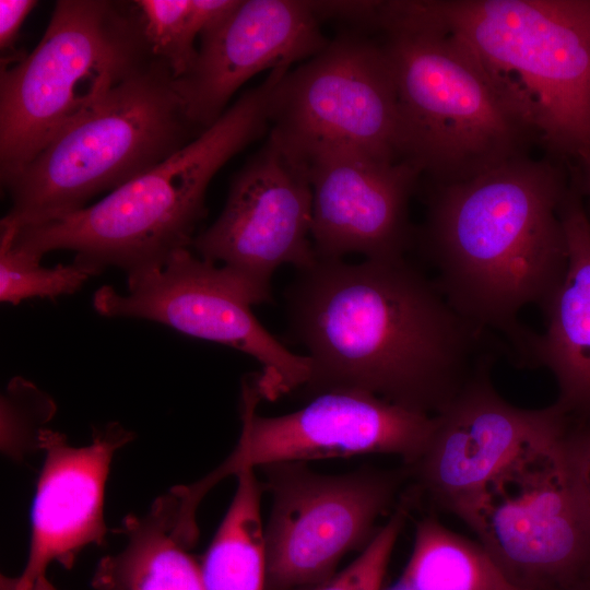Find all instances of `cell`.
I'll return each instance as SVG.
<instances>
[{"label":"cell","instance_id":"11","mask_svg":"<svg viewBox=\"0 0 590 590\" xmlns=\"http://www.w3.org/2000/svg\"><path fill=\"white\" fill-rule=\"evenodd\" d=\"M260 401L253 376H249L241 387V429L236 447L216 469L186 485L196 504L225 477L272 463L391 455L409 465L434 426V416L359 391L323 392L302 409L278 416L259 414Z\"/></svg>","mask_w":590,"mask_h":590},{"label":"cell","instance_id":"16","mask_svg":"<svg viewBox=\"0 0 590 590\" xmlns=\"http://www.w3.org/2000/svg\"><path fill=\"white\" fill-rule=\"evenodd\" d=\"M189 71L177 79L191 119L203 130L257 73L309 59L329 43L310 1L243 0L200 35Z\"/></svg>","mask_w":590,"mask_h":590},{"label":"cell","instance_id":"26","mask_svg":"<svg viewBox=\"0 0 590 590\" xmlns=\"http://www.w3.org/2000/svg\"><path fill=\"white\" fill-rule=\"evenodd\" d=\"M562 448L576 500L590 532V422L570 420Z\"/></svg>","mask_w":590,"mask_h":590},{"label":"cell","instance_id":"18","mask_svg":"<svg viewBox=\"0 0 590 590\" xmlns=\"http://www.w3.org/2000/svg\"><path fill=\"white\" fill-rule=\"evenodd\" d=\"M581 194L574 179L560 206L567 269L542 311L545 330L534 332L521 364L547 369L554 404L575 422H590V220Z\"/></svg>","mask_w":590,"mask_h":590},{"label":"cell","instance_id":"14","mask_svg":"<svg viewBox=\"0 0 590 590\" xmlns=\"http://www.w3.org/2000/svg\"><path fill=\"white\" fill-rule=\"evenodd\" d=\"M484 361L453 400L434 415L432 433L415 461L402 465L409 497L460 518L486 484L531 447L558 438L570 418L554 403L523 409L505 400Z\"/></svg>","mask_w":590,"mask_h":590},{"label":"cell","instance_id":"8","mask_svg":"<svg viewBox=\"0 0 590 590\" xmlns=\"http://www.w3.org/2000/svg\"><path fill=\"white\" fill-rule=\"evenodd\" d=\"M566 430L522 452L459 518L518 590H568L590 578V532L564 460Z\"/></svg>","mask_w":590,"mask_h":590},{"label":"cell","instance_id":"29","mask_svg":"<svg viewBox=\"0 0 590 590\" xmlns=\"http://www.w3.org/2000/svg\"><path fill=\"white\" fill-rule=\"evenodd\" d=\"M31 590H58L46 576L38 578Z\"/></svg>","mask_w":590,"mask_h":590},{"label":"cell","instance_id":"27","mask_svg":"<svg viewBox=\"0 0 590 590\" xmlns=\"http://www.w3.org/2000/svg\"><path fill=\"white\" fill-rule=\"evenodd\" d=\"M37 4L36 0H0L1 52H8L14 48L25 19Z\"/></svg>","mask_w":590,"mask_h":590},{"label":"cell","instance_id":"7","mask_svg":"<svg viewBox=\"0 0 590 590\" xmlns=\"http://www.w3.org/2000/svg\"><path fill=\"white\" fill-rule=\"evenodd\" d=\"M153 58L134 1H57L36 47L1 62V180Z\"/></svg>","mask_w":590,"mask_h":590},{"label":"cell","instance_id":"22","mask_svg":"<svg viewBox=\"0 0 590 590\" xmlns=\"http://www.w3.org/2000/svg\"><path fill=\"white\" fill-rule=\"evenodd\" d=\"M144 36L154 57L175 78L192 67L197 36L227 14L238 0H135Z\"/></svg>","mask_w":590,"mask_h":590},{"label":"cell","instance_id":"17","mask_svg":"<svg viewBox=\"0 0 590 590\" xmlns=\"http://www.w3.org/2000/svg\"><path fill=\"white\" fill-rule=\"evenodd\" d=\"M133 438L118 422L94 428L91 442L80 447L59 432L40 430L38 447L45 458L32 508L28 556L19 577L2 578L1 590H31L49 565L70 569L84 548L104 543L110 464L116 451Z\"/></svg>","mask_w":590,"mask_h":590},{"label":"cell","instance_id":"13","mask_svg":"<svg viewBox=\"0 0 590 590\" xmlns=\"http://www.w3.org/2000/svg\"><path fill=\"white\" fill-rule=\"evenodd\" d=\"M311 221L307 165L270 132L235 175L220 216L191 246L199 257L221 263L252 305L267 303L278 268L300 270L316 262Z\"/></svg>","mask_w":590,"mask_h":590},{"label":"cell","instance_id":"15","mask_svg":"<svg viewBox=\"0 0 590 590\" xmlns=\"http://www.w3.org/2000/svg\"><path fill=\"white\" fill-rule=\"evenodd\" d=\"M304 162L312 190L310 236L317 259L405 257L415 241L409 203L422 177L416 166L347 150L322 151Z\"/></svg>","mask_w":590,"mask_h":590},{"label":"cell","instance_id":"5","mask_svg":"<svg viewBox=\"0 0 590 590\" xmlns=\"http://www.w3.org/2000/svg\"><path fill=\"white\" fill-rule=\"evenodd\" d=\"M203 131L177 78L153 58L63 128L23 168L1 180L10 197L2 224H42L87 206L146 173Z\"/></svg>","mask_w":590,"mask_h":590},{"label":"cell","instance_id":"3","mask_svg":"<svg viewBox=\"0 0 590 590\" xmlns=\"http://www.w3.org/2000/svg\"><path fill=\"white\" fill-rule=\"evenodd\" d=\"M392 68L403 161L428 184L473 179L540 144L535 129L428 0L374 1Z\"/></svg>","mask_w":590,"mask_h":590},{"label":"cell","instance_id":"28","mask_svg":"<svg viewBox=\"0 0 590 590\" xmlns=\"http://www.w3.org/2000/svg\"><path fill=\"white\" fill-rule=\"evenodd\" d=\"M582 165V175L581 180H577L579 189L581 192H586L590 196V155L579 160Z\"/></svg>","mask_w":590,"mask_h":590},{"label":"cell","instance_id":"9","mask_svg":"<svg viewBox=\"0 0 590 590\" xmlns=\"http://www.w3.org/2000/svg\"><path fill=\"white\" fill-rule=\"evenodd\" d=\"M271 131L305 160L347 150L403 161L392 68L381 40L346 31L275 85Z\"/></svg>","mask_w":590,"mask_h":590},{"label":"cell","instance_id":"20","mask_svg":"<svg viewBox=\"0 0 590 590\" xmlns=\"http://www.w3.org/2000/svg\"><path fill=\"white\" fill-rule=\"evenodd\" d=\"M255 471L235 475V494L200 560L205 590H267L264 487Z\"/></svg>","mask_w":590,"mask_h":590},{"label":"cell","instance_id":"21","mask_svg":"<svg viewBox=\"0 0 590 590\" xmlns=\"http://www.w3.org/2000/svg\"><path fill=\"white\" fill-rule=\"evenodd\" d=\"M382 590H518L487 551L444 526L436 517L416 522L410 559Z\"/></svg>","mask_w":590,"mask_h":590},{"label":"cell","instance_id":"30","mask_svg":"<svg viewBox=\"0 0 590 590\" xmlns=\"http://www.w3.org/2000/svg\"><path fill=\"white\" fill-rule=\"evenodd\" d=\"M568 590H590V578L579 582L578 585L571 587Z\"/></svg>","mask_w":590,"mask_h":590},{"label":"cell","instance_id":"10","mask_svg":"<svg viewBox=\"0 0 590 590\" xmlns=\"http://www.w3.org/2000/svg\"><path fill=\"white\" fill-rule=\"evenodd\" d=\"M261 469L271 495L264 526L267 590H303L332 577L346 554L371 542L406 480L403 467L338 475L294 461Z\"/></svg>","mask_w":590,"mask_h":590},{"label":"cell","instance_id":"12","mask_svg":"<svg viewBox=\"0 0 590 590\" xmlns=\"http://www.w3.org/2000/svg\"><path fill=\"white\" fill-rule=\"evenodd\" d=\"M92 305L105 317L160 322L252 356L262 366L253 376L261 400L275 401L300 390L309 379V357L291 352L272 335L223 269L189 248L157 267L127 275L126 293L110 285L99 287Z\"/></svg>","mask_w":590,"mask_h":590},{"label":"cell","instance_id":"24","mask_svg":"<svg viewBox=\"0 0 590 590\" xmlns=\"http://www.w3.org/2000/svg\"><path fill=\"white\" fill-rule=\"evenodd\" d=\"M56 409L52 398L33 382L23 377L13 378L1 397V437L5 451L39 449V433Z\"/></svg>","mask_w":590,"mask_h":590},{"label":"cell","instance_id":"4","mask_svg":"<svg viewBox=\"0 0 590 590\" xmlns=\"http://www.w3.org/2000/svg\"><path fill=\"white\" fill-rule=\"evenodd\" d=\"M283 74V69L270 71L199 137L97 202L21 228L17 243L40 257L72 251L75 260L102 272L114 267L127 275L157 267L189 248L206 213L210 181L267 131L271 95Z\"/></svg>","mask_w":590,"mask_h":590},{"label":"cell","instance_id":"2","mask_svg":"<svg viewBox=\"0 0 590 590\" xmlns=\"http://www.w3.org/2000/svg\"><path fill=\"white\" fill-rule=\"evenodd\" d=\"M568 188L550 156L519 157L467 181L428 184L414 245L448 303L504 338L518 364L534 333L520 323V311L530 305L543 311L567 269L560 206Z\"/></svg>","mask_w":590,"mask_h":590},{"label":"cell","instance_id":"6","mask_svg":"<svg viewBox=\"0 0 590 590\" xmlns=\"http://www.w3.org/2000/svg\"><path fill=\"white\" fill-rule=\"evenodd\" d=\"M554 160L590 155V0H428Z\"/></svg>","mask_w":590,"mask_h":590},{"label":"cell","instance_id":"1","mask_svg":"<svg viewBox=\"0 0 590 590\" xmlns=\"http://www.w3.org/2000/svg\"><path fill=\"white\" fill-rule=\"evenodd\" d=\"M285 298L290 331L310 359L307 399L359 391L434 416L493 357L482 349L487 332L405 257L317 259Z\"/></svg>","mask_w":590,"mask_h":590},{"label":"cell","instance_id":"23","mask_svg":"<svg viewBox=\"0 0 590 590\" xmlns=\"http://www.w3.org/2000/svg\"><path fill=\"white\" fill-rule=\"evenodd\" d=\"M40 256L14 243V227L0 224V300L17 305L30 298L56 299L76 293L102 273L88 263L73 260L46 267Z\"/></svg>","mask_w":590,"mask_h":590},{"label":"cell","instance_id":"25","mask_svg":"<svg viewBox=\"0 0 590 590\" xmlns=\"http://www.w3.org/2000/svg\"><path fill=\"white\" fill-rule=\"evenodd\" d=\"M410 507L411 504L403 497L353 562L329 579L303 590H382L387 567Z\"/></svg>","mask_w":590,"mask_h":590},{"label":"cell","instance_id":"19","mask_svg":"<svg viewBox=\"0 0 590 590\" xmlns=\"http://www.w3.org/2000/svg\"><path fill=\"white\" fill-rule=\"evenodd\" d=\"M174 487L143 515H129L119 532L125 546L104 556L92 578L95 590H205L201 564L190 550L199 539L197 520L182 509Z\"/></svg>","mask_w":590,"mask_h":590}]
</instances>
